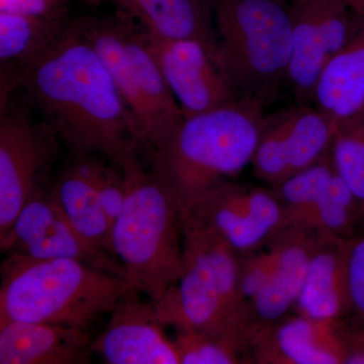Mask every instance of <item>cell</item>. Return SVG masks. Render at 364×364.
<instances>
[{
  "label": "cell",
  "instance_id": "cell-16",
  "mask_svg": "<svg viewBox=\"0 0 364 364\" xmlns=\"http://www.w3.org/2000/svg\"><path fill=\"white\" fill-rule=\"evenodd\" d=\"M344 318L287 314L253 340L249 363L345 364Z\"/></svg>",
  "mask_w": 364,
  "mask_h": 364
},
{
  "label": "cell",
  "instance_id": "cell-10",
  "mask_svg": "<svg viewBox=\"0 0 364 364\" xmlns=\"http://www.w3.org/2000/svg\"><path fill=\"white\" fill-rule=\"evenodd\" d=\"M293 51L287 72L299 102L314 100L326 65L358 32L360 16L347 0H294Z\"/></svg>",
  "mask_w": 364,
  "mask_h": 364
},
{
  "label": "cell",
  "instance_id": "cell-21",
  "mask_svg": "<svg viewBox=\"0 0 364 364\" xmlns=\"http://www.w3.org/2000/svg\"><path fill=\"white\" fill-rule=\"evenodd\" d=\"M68 18L0 13V66L1 107L9 95L20 86L21 73L63 33Z\"/></svg>",
  "mask_w": 364,
  "mask_h": 364
},
{
  "label": "cell",
  "instance_id": "cell-22",
  "mask_svg": "<svg viewBox=\"0 0 364 364\" xmlns=\"http://www.w3.org/2000/svg\"><path fill=\"white\" fill-rule=\"evenodd\" d=\"M314 100L337 123L364 111V13L358 32L326 65Z\"/></svg>",
  "mask_w": 364,
  "mask_h": 364
},
{
  "label": "cell",
  "instance_id": "cell-15",
  "mask_svg": "<svg viewBox=\"0 0 364 364\" xmlns=\"http://www.w3.org/2000/svg\"><path fill=\"white\" fill-rule=\"evenodd\" d=\"M139 294L119 301L104 331L91 342V350L109 364H181L154 301L147 303Z\"/></svg>",
  "mask_w": 364,
  "mask_h": 364
},
{
  "label": "cell",
  "instance_id": "cell-32",
  "mask_svg": "<svg viewBox=\"0 0 364 364\" xmlns=\"http://www.w3.org/2000/svg\"><path fill=\"white\" fill-rule=\"evenodd\" d=\"M349 6H350L352 11H354L358 16L364 13V0H347Z\"/></svg>",
  "mask_w": 364,
  "mask_h": 364
},
{
  "label": "cell",
  "instance_id": "cell-31",
  "mask_svg": "<svg viewBox=\"0 0 364 364\" xmlns=\"http://www.w3.org/2000/svg\"><path fill=\"white\" fill-rule=\"evenodd\" d=\"M345 364H364V320L350 315L344 318Z\"/></svg>",
  "mask_w": 364,
  "mask_h": 364
},
{
  "label": "cell",
  "instance_id": "cell-29",
  "mask_svg": "<svg viewBox=\"0 0 364 364\" xmlns=\"http://www.w3.org/2000/svg\"><path fill=\"white\" fill-rule=\"evenodd\" d=\"M348 286L351 315L364 320V233L349 242Z\"/></svg>",
  "mask_w": 364,
  "mask_h": 364
},
{
  "label": "cell",
  "instance_id": "cell-30",
  "mask_svg": "<svg viewBox=\"0 0 364 364\" xmlns=\"http://www.w3.org/2000/svg\"><path fill=\"white\" fill-rule=\"evenodd\" d=\"M71 0H0V13L68 18Z\"/></svg>",
  "mask_w": 364,
  "mask_h": 364
},
{
  "label": "cell",
  "instance_id": "cell-26",
  "mask_svg": "<svg viewBox=\"0 0 364 364\" xmlns=\"http://www.w3.org/2000/svg\"><path fill=\"white\" fill-rule=\"evenodd\" d=\"M181 364L245 363L243 352L229 340L198 330H176L173 339Z\"/></svg>",
  "mask_w": 364,
  "mask_h": 364
},
{
  "label": "cell",
  "instance_id": "cell-6",
  "mask_svg": "<svg viewBox=\"0 0 364 364\" xmlns=\"http://www.w3.org/2000/svg\"><path fill=\"white\" fill-rule=\"evenodd\" d=\"M75 20L114 78L135 119L142 148L156 149L186 117L163 77L145 30L119 9L111 16Z\"/></svg>",
  "mask_w": 364,
  "mask_h": 364
},
{
  "label": "cell",
  "instance_id": "cell-27",
  "mask_svg": "<svg viewBox=\"0 0 364 364\" xmlns=\"http://www.w3.org/2000/svg\"><path fill=\"white\" fill-rule=\"evenodd\" d=\"M275 267V252L269 241L257 250L240 256L239 301L241 312L261 293L272 279Z\"/></svg>",
  "mask_w": 364,
  "mask_h": 364
},
{
  "label": "cell",
  "instance_id": "cell-9",
  "mask_svg": "<svg viewBox=\"0 0 364 364\" xmlns=\"http://www.w3.org/2000/svg\"><path fill=\"white\" fill-rule=\"evenodd\" d=\"M58 136L21 109H1L0 117V239L26 203L41 191L59 152Z\"/></svg>",
  "mask_w": 364,
  "mask_h": 364
},
{
  "label": "cell",
  "instance_id": "cell-20",
  "mask_svg": "<svg viewBox=\"0 0 364 364\" xmlns=\"http://www.w3.org/2000/svg\"><path fill=\"white\" fill-rule=\"evenodd\" d=\"M153 37L202 43L218 65L217 32L207 0H112ZM219 67V66H218Z\"/></svg>",
  "mask_w": 364,
  "mask_h": 364
},
{
  "label": "cell",
  "instance_id": "cell-23",
  "mask_svg": "<svg viewBox=\"0 0 364 364\" xmlns=\"http://www.w3.org/2000/svg\"><path fill=\"white\" fill-rule=\"evenodd\" d=\"M301 225L311 228L320 236L352 240L364 233V203L354 196L336 171Z\"/></svg>",
  "mask_w": 364,
  "mask_h": 364
},
{
  "label": "cell",
  "instance_id": "cell-3",
  "mask_svg": "<svg viewBox=\"0 0 364 364\" xmlns=\"http://www.w3.org/2000/svg\"><path fill=\"white\" fill-rule=\"evenodd\" d=\"M0 321L88 328L136 291L117 273L68 258L9 254L1 264Z\"/></svg>",
  "mask_w": 364,
  "mask_h": 364
},
{
  "label": "cell",
  "instance_id": "cell-25",
  "mask_svg": "<svg viewBox=\"0 0 364 364\" xmlns=\"http://www.w3.org/2000/svg\"><path fill=\"white\" fill-rule=\"evenodd\" d=\"M330 154L337 173L364 203V111L338 123Z\"/></svg>",
  "mask_w": 364,
  "mask_h": 364
},
{
  "label": "cell",
  "instance_id": "cell-28",
  "mask_svg": "<svg viewBox=\"0 0 364 364\" xmlns=\"http://www.w3.org/2000/svg\"><path fill=\"white\" fill-rule=\"evenodd\" d=\"M95 184L112 233V227L121 214L126 200L127 186L123 170L116 164L109 166L100 160Z\"/></svg>",
  "mask_w": 364,
  "mask_h": 364
},
{
  "label": "cell",
  "instance_id": "cell-7",
  "mask_svg": "<svg viewBox=\"0 0 364 364\" xmlns=\"http://www.w3.org/2000/svg\"><path fill=\"white\" fill-rule=\"evenodd\" d=\"M218 66L238 97L267 100L287 78L293 32L279 0H215Z\"/></svg>",
  "mask_w": 364,
  "mask_h": 364
},
{
  "label": "cell",
  "instance_id": "cell-14",
  "mask_svg": "<svg viewBox=\"0 0 364 364\" xmlns=\"http://www.w3.org/2000/svg\"><path fill=\"white\" fill-rule=\"evenodd\" d=\"M318 234L301 224L287 225L269 240L275 252L272 279L242 311L241 329L251 344L268 326L293 312Z\"/></svg>",
  "mask_w": 364,
  "mask_h": 364
},
{
  "label": "cell",
  "instance_id": "cell-33",
  "mask_svg": "<svg viewBox=\"0 0 364 364\" xmlns=\"http://www.w3.org/2000/svg\"><path fill=\"white\" fill-rule=\"evenodd\" d=\"M85 1L91 4V6H97V4H100V2L104 1V0H85Z\"/></svg>",
  "mask_w": 364,
  "mask_h": 364
},
{
  "label": "cell",
  "instance_id": "cell-1",
  "mask_svg": "<svg viewBox=\"0 0 364 364\" xmlns=\"http://www.w3.org/2000/svg\"><path fill=\"white\" fill-rule=\"evenodd\" d=\"M20 86L71 154L121 166L142 149L135 119L76 20L26 67Z\"/></svg>",
  "mask_w": 364,
  "mask_h": 364
},
{
  "label": "cell",
  "instance_id": "cell-12",
  "mask_svg": "<svg viewBox=\"0 0 364 364\" xmlns=\"http://www.w3.org/2000/svg\"><path fill=\"white\" fill-rule=\"evenodd\" d=\"M0 249L36 259L82 261L124 277L114 256L91 245L74 229L52 188L46 186L26 203L9 233L0 239Z\"/></svg>",
  "mask_w": 364,
  "mask_h": 364
},
{
  "label": "cell",
  "instance_id": "cell-17",
  "mask_svg": "<svg viewBox=\"0 0 364 364\" xmlns=\"http://www.w3.org/2000/svg\"><path fill=\"white\" fill-rule=\"evenodd\" d=\"M90 333L46 323L0 321V364H85Z\"/></svg>",
  "mask_w": 364,
  "mask_h": 364
},
{
  "label": "cell",
  "instance_id": "cell-4",
  "mask_svg": "<svg viewBox=\"0 0 364 364\" xmlns=\"http://www.w3.org/2000/svg\"><path fill=\"white\" fill-rule=\"evenodd\" d=\"M126 200L111 233V253L139 293L157 303L183 270L181 215L138 155L121 165Z\"/></svg>",
  "mask_w": 364,
  "mask_h": 364
},
{
  "label": "cell",
  "instance_id": "cell-13",
  "mask_svg": "<svg viewBox=\"0 0 364 364\" xmlns=\"http://www.w3.org/2000/svg\"><path fill=\"white\" fill-rule=\"evenodd\" d=\"M146 35L184 117L213 111L238 100L236 91L202 43L159 39L147 32Z\"/></svg>",
  "mask_w": 364,
  "mask_h": 364
},
{
  "label": "cell",
  "instance_id": "cell-24",
  "mask_svg": "<svg viewBox=\"0 0 364 364\" xmlns=\"http://www.w3.org/2000/svg\"><path fill=\"white\" fill-rule=\"evenodd\" d=\"M336 173L330 152L311 166L273 186L286 214V226L301 224Z\"/></svg>",
  "mask_w": 364,
  "mask_h": 364
},
{
  "label": "cell",
  "instance_id": "cell-2",
  "mask_svg": "<svg viewBox=\"0 0 364 364\" xmlns=\"http://www.w3.org/2000/svg\"><path fill=\"white\" fill-rule=\"evenodd\" d=\"M264 102L240 97L219 109L184 117L161 146L148 152L151 173L181 215L251 164L267 119Z\"/></svg>",
  "mask_w": 364,
  "mask_h": 364
},
{
  "label": "cell",
  "instance_id": "cell-19",
  "mask_svg": "<svg viewBox=\"0 0 364 364\" xmlns=\"http://www.w3.org/2000/svg\"><path fill=\"white\" fill-rule=\"evenodd\" d=\"M51 186L67 219L79 235L100 250L111 254V228L98 198L97 155L72 154Z\"/></svg>",
  "mask_w": 364,
  "mask_h": 364
},
{
  "label": "cell",
  "instance_id": "cell-5",
  "mask_svg": "<svg viewBox=\"0 0 364 364\" xmlns=\"http://www.w3.org/2000/svg\"><path fill=\"white\" fill-rule=\"evenodd\" d=\"M184 264L181 277L155 304L163 325L198 330L233 342L245 355L240 328V255L215 235L181 223Z\"/></svg>",
  "mask_w": 364,
  "mask_h": 364
},
{
  "label": "cell",
  "instance_id": "cell-34",
  "mask_svg": "<svg viewBox=\"0 0 364 364\" xmlns=\"http://www.w3.org/2000/svg\"><path fill=\"white\" fill-rule=\"evenodd\" d=\"M279 1H280V0H279Z\"/></svg>",
  "mask_w": 364,
  "mask_h": 364
},
{
  "label": "cell",
  "instance_id": "cell-18",
  "mask_svg": "<svg viewBox=\"0 0 364 364\" xmlns=\"http://www.w3.org/2000/svg\"><path fill=\"white\" fill-rule=\"evenodd\" d=\"M349 242L318 235L294 313L316 320H339L351 315Z\"/></svg>",
  "mask_w": 364,
  "mask_h": 364
},
{
  "label": "cell",
  "instance_id": "cell-8",
  "mask_svg": "<svg viewBox=\"0 0 364 364\" xmlns=\"http://www.w3.org/2000/svg\"><path fill=\"white\" fill-rule=\"evenodd\" d=\"M181 223L215 235L241 256L262 247L286 226V214L272 188L229 181L184 212Z\"/></svg>",
  "mask_w": 364,
  "mask_h": 364
},
{
  "label": "cell",
  "instance_id": "cell-11",
  "mask_svg": "<svg viewBox=\"0 0 364 364\" xmlns=\"http://www.w3.org/2000/svg\"><path fill=\"white\" fill-rule=\"evenodd\" d=\"M338 123L318 107H301L267 117L254 152V176L272 188L330 152Z\"/></svg>",
  "mask_w": 364,
  "mask_h": 364
}]
</instances>
